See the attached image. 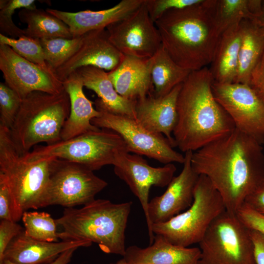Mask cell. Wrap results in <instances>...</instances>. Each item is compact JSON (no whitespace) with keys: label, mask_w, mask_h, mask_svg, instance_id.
Returning <instances> with one entry per match:
<instances>
[{"label":"cell","mask_w":264,"mask_h":264,"mask_svg":"<svg viewBox=\"0 0 264 264\" xmlns=\"http://www.w3.org/2000/svg\"><path fill=\"white\" fill-rule=\"evenodd\" d=\"M191 162L219 192L226 210L235 214L264 179L262 144L236 129L193 152Z\"/></svg>","instance_id":"1"},{"label":"cell","mask_w":264,"mask_h":264,"mask_svg":"<svg viewBox=\"0 0 264 264\" xmlns=\"http://www.w3.org/2000/svg\"><path fill=\"white\" fill-rule=\"evenodd\" d=\"M209 68L192 71L182 83L177 102L178 120L173 136L184 153L195 152L235 129L226 111L215 99Z\"/></svg>","instance_id":"2"},{"label":"cell","mask_w":264,"mask_h":264,"mask_svg":"<svg viewBox=\"0 0 264 264\" xmlns=\"http://www.w3.org/2000/svg\"><path fill=\"white\" fill-rule=\"evenodd\" d=\"M216 0L165 13L155 22L163 47L180 66L191 71L212 62L220 38L215 19Z\"/></svg>","instance_id":"3"},{"label":"cell","mask_w":264,"mask_h":264,"mask_svg":"<svg viewBox=\"0 0 264 264\" xmlns=\"http://www.w3.org/2000/svg\"><path fill=\"white\" fill-rule=\"evenodd\" d=\"M132 204L95 199L80 208H65L62 216L55 220L62 228L59 239L94 242L105 253L124 257L125 230Z\"/></svg>","instance_id":"4"},{"label":"cell","mask_w":264,"mask_h":264,"mask_svg":"<svg viewBox=\"0 0 264 264\" xmlns=\"http://www.w3.org/2000/svg\"><path fill=\"white\" fill-rule=\"evenodd\" d=\"M70 112V101L64 90L59 94L34 91L22 101L11 137L20 152L30 151L44 142L51 145L62 140L61 132Z\"/></svg>","instance_id":"5"},{"label":"cell","mask_w":264,"mask_h":264,"mask_svg":"<svg viewBox=\"0 0 264 264\" xmlns=\"http://www.w3.org/2000/svg\"><path fill=\"white\" fill-rule=\"evenodd\" d=\"M52 157L27 160L13 141L9 130L0 126V178L12 194L18 214L42 208Z\"/></svg>","instance_id":"6"},{"label":"cell","mask_w":264,"mask_h":264,"mask_svg":"<svg viewBox=\"0 0 264 264\" xmlns=\"http://www.w3.org/2000/svg\"><path fill=\"white\" fill-rule=\"evenodd\" d=\"M129 153L123 138L116 132L99 129L66 140L34 147L24 153L29 161L56 157L73 162L94 171L113 165L122 154Z\"/></svg>","instance_id":"7"},{"label":"cell","mask_w":264,"mask_h":264,"mask_svg":"<svg viewBox=\"0 0 264 264\" xmlns=\"http://www.w3.org/2000/svg\"><path fill=\"white\" fill-rule=\"evenodd\" d=\"M225 210L219 192L206 176L199 175L191 206L166 222L153 224L152 231L174 244L189 247L200 242L213 221Z\"/></svg>","instance_id":"8"},{"label":"cell","mask_w":264,"mask_h":264,"mask_svg":"<svg viewBox=\"0 0 264 264\" xmlns=\"http://www.w3.org/2000/svg\"><path fill=\"white\" fill-rule=\"evenodd\" d=\"M198 244V264H256L249 229L236 214L226 210L213 221Z\"/></svg>","instance_id":"9"},{"label":"cell","mask_w":264,"mask_h":264,"mask_svg":"<svg viewBox=\"0 0 264 264\" xmlns=\"http://www.w3.org/2000/svg\"><path fill=\"white\" fill-rule=\"evenodd\" d=\"M108 183L93 171L79 164L52 157L42 207L58 205L71 208L85 205L95 199Z\"/></svg>","instance_id":"10"},{"label":"cell","mask_w":264,"mask_h":264,"mask_svg":"<svg viewBox=\"0 0 264 264\" xmlns=\"http://www.w3.org/2000/svg\"><path fill=\"white\" fill-rule=\"evenodd\" d=\"M96 109L101 114L92 120V124L99 129H109L118 133L125 142L130 153L145 155L165 165L183 164L184 155L174 150L163 134L148 130L135 119Z\"/></svg>","instance_id":"11"},{"label":"cell","mask_w":264,"mask_h":264,"mask_svg":"<svg viewBox=\"0 0 264 264\" xmlns=\"http://www.w3.org/2000/svg\"><path fill=\"white\" fill-rule=\"evenodd\" d=\"M212 88L216 100L232 119L235 129L264 143V103L247 84L220 83Z\"/></svg>","instance_id":"12"},{"label":"cell","mask_w":264,"mask_h":264,"mask_svg":"<svg viewBox=\"0 0 264 264\" xmlns=\"http://www.w3.org/2000/svg\"><path fill=\"white\" fill-rule=\"evenodd\" d=\"M112 44L124 55L151 58L162 45L160 35L145 2L106 28Z\"/></svg>","instance_id":"13"},{"label":"cell","mask_w":264,"mask_h":264,"mask_svg":"<svg viewBox=\"0 0 264 264\" xmlns=\"http://www.w3.org/2000/svg\"><path fill=\"white\" fill-rule=\"evenodd\" d=\"M192 151L185 153V161L180 174L174 176L165 192L152 198L148 203L146 219L150 244L154 240L153 224L166 222L189 208L194 200V190L198 175L193 169Z\"/></svg>","instance_id":"14"},{"label":"cell","mask_w":264,"mask_h":264,"mask_svg":"<svg viewBox=\"0 0 264 264\" xmlns=\"http://www.w3.org/2000/svg\"><path fill=\"white\" fill-rule=\"evenodd\" d=\"M0 69L5 83L22 100L34 91L55 94L64 90L62 82L56 76L20 56L3 44H0Z\"/></svg>","instance_id":"15"},{"label":"cell","mask_w":264,"mask_h":264,"mask_svg":"<svg viewBox=\"0 0 264 264\" xmlns=\"http://www.w3.org/2000/svg\"><path fill=\"white\" fill-rule=\"evenodd\" d=\"M114 166L115 174L124 181L138 198L146 219L150 189L152 186H167L174 176L176 168L173 163L154 167L141 155L129 153L121 154Z\"/></svg>","instance_id":"16"},{"label":"cell","mask_w":264,"mask_h":264,"mask_svg":"<svg viewBox=\"0 0 264 264\" xmlns=\"http://www.w3.org/2000/svg\"><path fill=\"white\" fill-rule=\"evenodd\" d=\"M124 57L110 42L106 29L94 30L85 34L79 49L55 74L62 82L83 67L94 66L110 71L121 63Z\"/></svg>","instance_id":"17"},{"label":"cell","mask_w":264,"mask_h":264,"mask_svg":"<svg viewBox=\"0 0 264 264\" xmlns=\"http://www.w3.org/2000/svg\"><path fill=\"white\" fill-rule=\"evenodd\" d=\"M182 84L164 96L156 98L151 94L135 102L138 122L148 130L164 135L174 148L176 145L173 133L178 120L177 102Z\"/></svg>","instance_id":"18"},{"label":"cell","mask_w":264,"mask_h":264,"mask_svg":"<svg viewBox=\"0 0 264 264\" xmlns=\"http://www.w3.org/2000/svg\"><path fill=\"white\" fill-rule=\"evenodd\" d=\"M144 0H122L111 8L98 11L86 10L70 12L51 8L46 10L65 23L72 38H75L92 31L106 29L133 12Z\"/></svg>","instance_id":"19"},{"label":"cell","mask_w":264,"mask_h":264,"mask_svg":"<svg viewBox=\"0 0 264 264\" xmlns=\"http://www.w3.org/2000/svg\"><path fill=\"white\" fill-rule=\"evenodd\" d=\"M91 244V242L85 241L60 242L38 241L28 236L23 230L8 245L3 260L19 264H46L68 249L88 247Z\"/></svg>","instance_id":"20"},{"label":"cell","mask_w":264,"mask_h":264,"mask_svg":"<svg viewBox=\"0 0 264 264\" xmlns=\"http://www.w3.org/2000/svg\"><path fill=\"white\" fill-rule=\"evenodd\" d=\"M65 90L70 101V112L61 132L62 140H66L84 133L99 128L94 126L92 120L101 112L94 108L93 103L85 95L83 80L75 71L63 82Z\"/></svg>","instance_id":"21"},{"label":"cell","mask_w":264,"mask_h":264,"mask_svg":"<svg viewBox=\"0 0 264 264\" xmlns=\"http://www.w3.org/2000/svg\"><path fill=\"white\" fill-rule=\"evenodd\" d=\"M108 76L121 96L133 101L152 94L150 58L126 56Z\"/></svg>","instance_id":"22"},{"label":"cell","mask_w":264,"mask_h":264,"mask_svg":"<svg viewBox=\"0 0 264 264\" xmlns=\"http://www.w3.org/2000/svg\"><path fill=\"white\" fill-rule=\"evenodd\" d=\"M200 254L198 247L176 245L162 236L155 235L149 246H130L123 257L134 264H198Z\"/></svg>","instance_id":"23"},{"label":"cell","mask_w":264,"mask_h":264,"mask_svg":"<svg viewBox=\"0 0 264 264\" xmlns=\"http://www.w3.org/2000/svg\"><path fill=\"white\" fill-rule=\"evenodd\" d=\"M75 71L82 78L84 87L97 95L98 99L94 102L96 108L136 119V101L127 99L118 93L108 72L90 66L81 67Z\"/></svg>","instance_id":"24"},{"label":"cell","mask_w":264,"mask_h":264,"mask_svg":"<svg viewBox=\"0 0 264 264\" xmlns=\"http://www.w3.org/2000/svg\"><path fill=\"white\" fill-rule=\"evenodd\" d=\"M241 43L240 22L230 26L221 33L209 68L215 81L235 82Z\"/></svg>","instance_id":"25"},{"label":"cell","mask_w":264,"mask_h":264,"mask_svg":"<svg viewBox=\"0 0 264 264\" xmlns=\"http://www.w3.org/2000/svg\"><path fill=\"white\" fill-rule=\"evenodd\" d=\"M240 26L241 43L235 82L248 84L264 49V27L247 19L242 20Z\"/></svg>","instance_id":"26"},{"label":"cell","mask_w":264,"mask_h":264,"mask_svg":"<svg viewBox=\"0 0 264 264\" xmlns=\"http://www.w3.org/2000/svg\"><path fill=\"white\" fill-rule=\"evenodd\" d=\"M150 71L152 95L156 98L166 95L182 84L191 72L176 63L162 45L150 58Z\"/></svg>","instance_id":"27"},{"label":"cell","mask_w":264,"mask_h":264,"mask_svg":"<svg viewBox=\"0 0 264 264\" xmlns=\"http://www.w3.org/2000/svg\"><path fill=\"white\" fill-rule=\"evenodd\" d=\"M18 16L27 24L24 36L39 40L61 38H73L67 25L59 18L42 9H21Z\"/></svg>","instance_id":"28"},{"label":"cell","mask_w":264,"mask_h":264,"mask_svg":"<svg viewBox=\"0 0 264 264\" xmlns=\"http://www.w3.org/2000/svg\"><path fill=\"white\" fill-rule=\"evenodd\" d=\"M262 0H216L214 15L221 34L244 19L253 22L259 15Z\"/></svg>","instance_id":"29"},{"label":"cell","mask_w":264,"mask_h":264,"mask_svg":"<svg viewBox=\"0 0 264 264\" xmlns=\"http://www.w3.org/2000/svg\"><path fill=\"white\" fill-rule=\"evenodd\" d=\"M84 36L71 39L40 40L45 60L54 73L77 51L83 43Z\"/></svg>","instance_id":"30"},{"label":"cell","mask_w":264,"mask_h":264,"mask_svg":"<svg viewBox=\"0 0 264 264\" xmlns=\"http://www.w3.org/2000/svg\"><path fill=\"white\" fill-rule=\"evenodd\" d=\"M22 220L24 225V231L29 237L41 241L58 242L55 220L46 212H24Z\"/></svg>","instance_id":"31"},{"label":"cell","mask_w":264,"mask_h":264,"mask_svg":"<svg viewBox=\"0 0 264 264\" xmlns=\"http://www.w3.org/2000/svg\"><path fill=\"white\" fill-rule=\"evenodd\" d=\"M0 44L10 46L20 56L40 66L47 73L56 76L45 60L39 39L24 35L14 39L0 34Z\"/></svg>","instance_id":"32"},{"label":"cell","mask_w":264,"mask_h":264,"mask_svg":"<svg viewBox=\"0 0 264 264\" xmlns=\"http://www.w3.org/2000/svg\"><path fill=\"white\" fill-rule=\"evenodd\" d=\"M22 100L5 83H0V126L12 128L20 110Z\"/></svg>","instance_id":"33"},{"label":"cell","mask_w":264,"mask_h":264,"mask_svg":"<svg viewBox=\"0 0 264 264\" xmlns=\"http://www.w3.org/2000/svg\"><path fill=\"white\" fill-rule=\"evenodd\" d=\"M202 0H145L151 19L155 22L165 13L172 10L189 7Z\"/></svg>","instance_id":"34"},{"label":"cell","mask_w":264,"mask_h":264,"mask_svg":"<svg viewBox=\"0 0 264 264\" xmlns=\"http://www.w3.org/2000/svg\"><path fill=\"white\" fill-rule=\"evenodd\" d=\"M0 219L15 222L21 220L10 189L1 178H0Z\"/></svg>","instance_id":"35"},{"label":"cell","mask_w":264,"mask_h":264,"mask_svg":"<svg viewBox=\"0 0 264 264\" xmlns=\"http://www.w3.org/2000/svg\"><path fill=\"white\" fill-rule=\"evenodd\" d=\"M236 215L249 229L256 230L264 236V216L251 208L245 203L239 209Z\"/></svg>","instance_id":"36"},{"label":"cell","mask_w":264,"mask_h":264,"mask_svg":"<svg viewBox=\"0 0 264 264\" xmlns=\"http://www.w3.org/2000/svg\"><path fill=\"white\" fill-rule=\"evenodd\" d=\"M24 230L17 222L0 220V263L3 259L5 251L11 241Z\"/></svg>","instance_id":"37"},{"label":"cell","mask_w":264,"mask_h":264,"mask_svg":"<svg viewBox=\"0 0 264 264\" xmlns=\"http://www.w3.org/2000/svg\"><path fill=\"white\" fill-rule=\"evenodd\" d=\"M248 84L264 103V49L251 73Z\"/></svg>","instance_id":"38"},{"label":"cell","mask_w":264,"mask_h":264,"mask_svg":"<svg viewBox=\"0 0 264 264\" xmlns=\"http://www.w3.org/2000/svg\"><path fill=\"white\" fill-rule=\"evenodd\" d=\"M10 14L0 11V34L9 35L11 38L17 39L24 36L23 29L18 27L14 23Z\"/></svg>","instance_id":"39"},{"label":"cell","mask_w":264,"mask_h":264,"mask_svg":"<svg viewBox=\"0 0 264 264\" xmlns=\"http://www.w3.org/2000/svg\"><path fill=\"white\" fill-rule=\"evenodd\" d=\"M244 203L264 216V179L255 190L246 197Z\"/></svg>","instance_id":"40"},{"label":"cell","mask_w":264,"mask_h":264,"mask_svg":"<svg viewBox=\"0 0 264 264\" xmlns=\"http://www.w3.org/2000/svg\"><path fill=\"white\" fill-rule=\"evenodd\" d=\"M35 3L34 0H1L0 11L13 15L17 9L37 8Z\"/></svg>","instance_id":"41"},{"label":"cell","mask_w":264,"mask_h":264,"mask_svg":"<svg viewBox=\"0 0 264 264\" xmlns=\"http://www.w3.org/2000/svg\"><path fill=\"white\" fill-rule=\"evenodd\" d=\"M249 230L254 245L256 264H264V236L256 230L249 229Z\"/></svg>","instance_id":"42"},{"label":"cell","mask_w":264,"mask_h":264,"mask_svg":"<svg viewBox=\"0 0 264 264\" xmlns=\"http://www.w3.org/2000/svg\"><path fill=\"white\" fill-rule=\"evenodd\" d=\"M77 248V247L73 248L64 252L54 261L46 264H68L74 252Z\"/></svg>","instance_id":"43"},{"label":"cell","mask_w":264,"mask_h":264,"mask_svg":"<svg viewBox=\"0 0 264 264\" xmlns=\"http://www.w3.org/2000/svg\"><path fill=\"white\" fill-rule=\"evenodd\" d=\"M254 22L264 27V0H262L261 12Z\"/></svg>","instance_id":"44"},{"label":"cell","mask_w":264,"mask_h":264,"mask_svg":"<svg viewBox=\"0 0 264 264\" xmlns=\"http://www.w3.org/2000/svg\"><path fill=\"white\" fill-rule=\"evenodd\" d=\"M110 264H134L133 263L128 261L125 258L118 260L115 263H110Z\"/></svg>","instance_id":"45"},{"label":"cell","mask_w":264,"mask_h":264,"mask_svg":"<svg viewBox=\"0 0 264 264\" xmlns=\"http://www.w3.org/2000/svg\"><path fill=\"white\" fill-rule=\"evenodd\" d=\"M0 264H19L15 263H13L7 260H3L2 262L0 263Z\"/></svg>","instance_id":"46"}]
</instances>
